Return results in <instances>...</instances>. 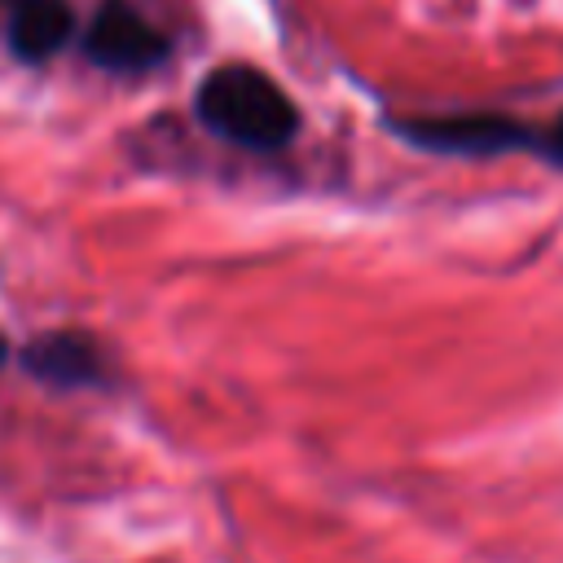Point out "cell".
I'll list each match as a JSON object with an SVG mask.
<instances>
[{"label":"cell","mask_w":563,"mask_h":563,"mask_svg":"<svg viewBox=\"0 0 563 563\" xmlns=\"http://www.w3.org/2000/svg\"><path fill=\"white\" fill-rule=\"evenodd\" d=\"M194 114L220 141L255 154H277L299 136V106L290 101V92L246 62H229L202 75Z\"/></svg>","instance_id":"cell-1"},{"label":"cell","mask_w":563,"mask_h":563,"mask_svg":"<svg viewBox=\"0 0 563 563\" xmlns=\"http://www.w3.org/2000/svg\"><path fill=\"white\" fill-rule=\"evenodd\" d=\"M391 132L427 154L449 158H501V154H537L541 128L497 110H457V114H405L391 119Z\"/></svg>","instance_id":"cell-2"},{"label":"cell","mask_w":563,"mask_h":563,"mask_svg":"<svg viewBox=\"0 0 563 563\" xmlns=\"http://www.w3.org/2000/svg\"><path fill=\"white\" fill-rule=\"evenodd\" d=\"M84 57L110 75H145L167 62L172 40L128 0L97 4L88 31H84Z\"/></svg>","instance_id":"cell-3"},{"label":"cell","mask_w":563,"mask_h":563,"mask_svg":"<svg viewBox=\"0 0 563 563\" xmlns=\"http://www.w3.org/2000/svg\"><path fill=\"white\" fill-rule=\"evenodd\" d=\"M22 369L48 387H92L106 378V356L79 330H48L22 347Z\"/></svg>","instance_id":"cell-4"},{"label":"cell","mask_w":563,"mask_h":563,"mask_svg":"<svg viewBox=\"0 0 563 563\" xmlns=\"http://www.w3.org/2000/svg\"><path fill=\"white\" fill-rule=\"evenodd\" d=\"M75 35V13L66 0H9L4 4V40L22 62L57 57Z\"/></svg>","instance_id":"cell-5"},{"label":"cell","mask_w":563,"mask_h":563,"mask_svg":"<svg viewBox=\"0 0 563 563\" xmlns=\"http://www.w3.org/2000/svg\"><path fill=\"white\" fill-rule=\"evenodd\" d=\"M537 158L563 172V114H559L550 128H541V150H537Z\"/></svg>","instance_id":"cell-6"},{"label":"cell","mask_w":563,"mask_h":563,"mask_svg":"<svg viewBox=\"0 0 563 563\" xmlns=\"http://www.w3.org/2000/svg\"><path fill=\"white\" fill-rule=\"evenodd\" d=\"M4 356H9V343H4V334H0V365H4Z\"/></svg>","instance_id":"cell-7"}]
</instances>
